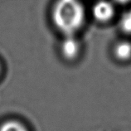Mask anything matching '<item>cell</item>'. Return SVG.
I'll use <instances>...</instances> for the list:
<instances>
[{"label":"cell","instance_id":"obj_7","mask_svg":"<svg viewBox=\"0 0 131 131\" xmlns=\"http://www.w3.org/2000/svg\"><path fill=\"white\" fill-rule=\"evenodd\" d=\"M115 1L118 3H120V4H125V3H129L131 0H115Z\"/></svg>","mask_w":131,"mask_h":131},{"label":"cell","instance_id":"obj_6","mask_svg":"<svg viewBox=\"0 0 131 131\" xmlns=\"http://www.w3.org/2000/svg\"><path fill=\"white\" fill-rule=\"evenodd\" d=\"M120 28L127 33H131V10L122 15L119 21Z\"/></svg>","mask_w":131,"mask_h":131},{"label":"cell","instance_id":"obj_2","mask_svg":"<svg viewBox=\"0 0 131 131\" xmlns=\"http://www.w3.org/2000/svg\"><path fill=\"white\" fill-rule=\"evenodd\" d=\"M115 8L111 3L106 0H101L95 3L92 8L94 18L99 22L105 23L110 20L114 16Z\"/></svg>","mask_w":131,"mask_h":131},{"label":"cell","instance_id":"obj_4","mask_svg":"<svg viewBox=\"0 0 131 131\" xmlns=\"http://www.w3.org/2000/svg\"><path fill=\"white\" fill-rule=\"evenodd\" d=\"M115 57L120 61H128L131 59V42L124 41L119 42L115 48Z\"/></svg>","mask_w":131,"mask_h":131},{"label":"cell","instance_id":"obj_1","mask_svg":"<svg viewBox=\"0 0 131 131\" xmlns=\"http://www.w3.org/2000/svg\"><path fill=\"white\" fill-rule=\"evenodd\" d=\"M85 18V8L80 0H57L51 10L54 26L65 36H74L83 25Z\"/></svg>","mask_w":131,"mask_h":131},{"label":"cell","instance_id":"obj_5","mask_svg":"<svg viewBox=\"0 0 131 131\" xmlns=\"http://www.w3.org/2000/svg\"><path fill=\"white\" fill-rule=\"evenodd\" d=\"M0 131H28L22 123L16 120L5 121L0 125Z\"/></svg>","mask_w":131,"mask_h":131},{"label":"cell","instance_id":"obj_8","mask_svg":"<svg viewBox=\"0 0 131 131\" xmlns=\"http://www.w3.org/2000/svg\"><path fill=\"white\" fill-rule=\"evenodd\" d=\"M0 71H1V68H0Z\"/></svg>","mask_w":131,"mask_h":131},{"label":"cell","instance_id":"obj_3","mask_svg":"<svg viewBox=\"0 0 131 131\" xmlns=\"http://www.w3.org/2000/svg\"><path fill=\"white\" fill-rule=\"evenodd\" d=\"M80 45L74 36H65L61 45V51L63 57L68 61L74 60L79 54Z\"/></svg>","mask_w":131,"mask_h":131}]
</instances>
